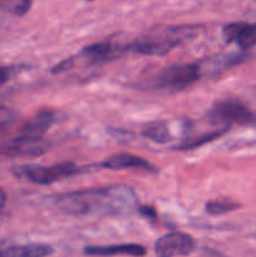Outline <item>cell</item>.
I'll return each mask as SVG.
<instances>
[{
    "label": "cell",
    "instance_id": "cell-1",
    "mask_svg": "<svg viewBox=\"0 0 256 257\" xmlns=\"http://www.w3.org/2000/svg\"><path fill=\"white\" fill-rule=\"evenodd\" d=\"M54 205L69 216L127 215L138 210L132 188L122 185L60 193L54 197Z\"/></svg>",
    "mask_w": 256,
    "mask_h": 257
},
{
    "label": "cell",
    "instance_id": "cell-2",
    "mask_svg": "<svg viewBox=\"0 0 256 257\" xmlns=\"http://www.w3.org/2000/svg\"><path fill=\"white\" fill-rule=\"evenodd\" d=\"M197 34L195 27H175L156 29L124 45L125 52L141 55H165Z\"/></svg>",
    "mask_w": 256,
    "mask_h": 257
},
{
    "label": "cell",
    "instance_id": "cell-3",
    "mask_svg": "<svg viewBox=\"0 0 256 257\" xmlns=\"http://www.w3.org/2000/svg\"><path fill=\"white\" fill-rule=\"evenodd\" d=\"M80 168L73 162H62L53 166L22 165L13 168V173L20 180L35 185H52L63 178L79 173Z\"/></svg>",
    "mask_w": 256,
    "mask_h": 257
},
{
    "label": "cell",
    "instance_id": "cell-4",
    "mask_svg": "<svg viewBox=\"0 0 256 257\" xmlns=\"http://www.w3.org/2000/svg\"><path fill=\"white\" fill-rule=\"evenodd\" d=\"M208 118L220 128H228L232 124H256V113L238 99H221L213 103L208 112Z\"/></svg>",
    "mask_w": 256,
    "mask_h": 257
},
{
    "label": "cell",
    "instance_id": "cell-5",
    "mask_svg": "<svg viewBox=\"0 0 256 257\" xmlns=\"http://www.w3.org/2000/svg\"><path fill=\"white\" fill-rule=\"evenodd\" d=\"M201 68L197 63H180L166 67L155 79L156 87L167 90H182L197 82Z\"/></svg>",
    "mask_w": 256,
    "mask_h": 257
},
{
    "label": "cell",
    "instance_id": "cell-6",
    "mask_svg": "<svg viewBox=\"0 0 256 257\" xmlns=\"http://www.w3.org/2000/svg\"><path fill=\"white\" fill-rule=\"evenodd\" d=\"M196 248L192 236L183 232H170L158 238L155 243V253L157 257L187 256Z\"/></svg>",
    "mask_w": 256,
    "mask_h": 257
},
{
    "label": "cell",
    "instance_id": "cell-7",
    "mask_svg": "<svg viewBox=\"0 0 256 257\" xmlns=\"http://www.w3.org/2000/svg\"><path fill=\"white\" fill-rule=\"evenodd\" d=\"M58 113L50 109H43L24 123L17 137L30 142H42L45 133L57 122Z\"/></svg>",
    "mask_w": 256,
    "mask_h": 257
},
{
    "label": "cell",
    "instance_id": "cell-8",
    "mask_svg": "<svg viewBox=\"0 0 256 257\" xmlns=\"http://www.w3.org/2000/svg\"><path fill=\"white\" fill-rule=\"evenodd\" d=\"M222 38L226 43H233L240 49H251L256 45V24L246 22L230 23L222 28Z\"/></svg>",
    "mask_w": 256,
    "mask_h": 257
},
{
    "label": "cell",
    "instance_id": "cell-9",
    "mask_svg": "<svg viewBox=\"0 0 256 257\" xmlns=\"http://www.w3.org/2000/svg\"><path fill=\"white\" fill-rule=\"evenodd\" d=\"M124 52V45H119L117 43L110 42V40H105V42L94 43V44L83 48V50L79 55H77V58L85 60V63H88V64H97V63L115 59Z\"/></svg>",
    "mask_w": 256,
    "mask_h": 257
},
{
    "label": "cell",
    "instance_id": "cell-10",
    "mask_svg": "<svg viewBox=\"0 0 256 257\" xmlns=\"http://www.w3.org/2000/svg\"><path fill=\"white\" fill-rule=\"evenodd\" d=\"M99 167L112 171L131 170V168H133V170H142L151 173L157 172V168L152 163L148 162L147 160L140 157V156L125 152L114 153V155L109 156L100 163Z\"/></svg>",
    "mask_w": 256,
    "mask_h": 257
},
{
    "label": "cell",
    "instance_id": "cell-11",
    "mask_svg": "<svg viewBox=\"0 0 256 257\" xmlns=\"http://www.w3.org/2000/svg\"><path fill=\"white\" fill-rule=\"evenodd\" d=\"M84 253L88 256H132L143 257L147 253L145 246L138 243H119V245H107V246H87L84 248Z\"/></svg>",
    "mask_w": 256,
    "mask_h": 257
},
{
    "label": "cell",
    "instance_id": "cell-12",
    "mask_svg": "<svg viewBox=\"0 0 256 257\" xmlns=\"http://www.w3.org/2000/svg\"><path fill=\"white\" fill-rule=\"evenodd\" d=\"M53 251L52 246L45 243H29L8 248L4 251V257H48Z\"/></svg>",
    "mask_w": 256,
    "mask_h": 257
},
{
    "label": "cell",
    "instance_id": "cell-13",
    "mask_svg": "<svg viewBox=\"0 0 256 257\" xmlns=\"http://www.w3.org/2000/svg\"><path fill=\"white\" fill-rule=\"evenodd\" d=\"M142 135L152 142L158 145H165L171 141V132L168 124L165 120H153L143 127Z\"/></svg>",
    "mask_w": 256,
    "mask_h": 257
},
{
    "label": "cell",
    "instance_id": "cell-14",
    "mask_svg": "<svg viewBox=\"0 0 256 257\" xmlns=\"http://www.w3.org/2000/svg\"><path fill=\"white\" fill-rule=\"evenodd\" d=\"M240 207V203L230 198H218V200L208 201L205 206V211L211 216H221L237 211Z\"/></svg>",
    "mask_w": 256,
    "mask_h": 257
},
{
    "label": "cell",
    "instance_id": "cell-15",
    "mask_svg": "<svg viewBox=\"0 0 256 257\" xmlns=\"http://www.w3.org/2000/svg\"><path fill=\"white\" fill-rule=\"evenodd\" d=\"M228 131V128H217V130L212 131V132H208L206 135L200 136V137H196L193 140L186 141L185 143H182L181 146H177V150L180 151H188V150H195V148L201 147V146L206 145L208 142H212V141L217 140L221 136L225 135Z\"/></svg>",
    "mask_w": 256,
    "mask_h": 257
},
{
    "label": "cell",
    "instance_id": "cell-16",
    "mask_svg": "<svg viewBox=\"0 0 256 257\" xmlns=\"http://www.w3.org/2000/svg\"><path fill=\"white\" fill-rule=\"evenodd\" d=\"M17 113L14 109L5 105H0V128H4L7 125L12 124L14 122Z\"/></svg>",
    "mask_w": 256,
    "mask_h": 257
},
{
    "label": "cell",
    "instance_id": "cell-17",
    "mask_svg": "<svg viewBox=\"0 0 256 257\" xmlns=\"http://www.w3.org/2000/svg\"><path fill=\"white\" fill-rule=\"evenodd\" d=\"M15 72V68L13 67H0V87L9 82Z\"/></svg>",
    "mask_w": 256,
    "mask_h": 257
},
{
    "label": "cell",
    "instance_id": "cell-18",
    "mask_svg": "<svg viewBox=\"0 0 256 257\" xmlns=\"http://www.w3.org/2000/svg\"><path fill=\"white\" fill-rule=\"evenodd\" d=\"M138 211L145 217H156V210L152 207H147V206H145V207H138Z\"/></svg>",
    "mask_w": 256,
    "mask_h": 257
},
{
    "label": "cell",
    "instance_id": "cell-19",
    "mask_svg": "<svg viewBox=\"0 0 256 257\" xmlns=\"http://www.w3.org/2000/svg\"><path fill=\"white\" fill-rule=\"evenodd\" d=\"M7 201H8L7 192L0 187V213H2V211L4 210L5 205H7Z\"/></svg>",
    "mask_w": 256,
    "mask_h": 257
},
{
    "label": "cell",
    "instance_id": "cell-20",
    "mask_svg": "<svg viewBox=\"0 0 256 257\" xmlns=\"http://www.w3.org/2000/svg\"><path fill=\"white\" fill-rule=\"evenodd\" d=\"M0 257H4V251L0 250Z\"/></svg>",
    "mask_w": 256,
    "mask_h": 257
}]
</instances>
